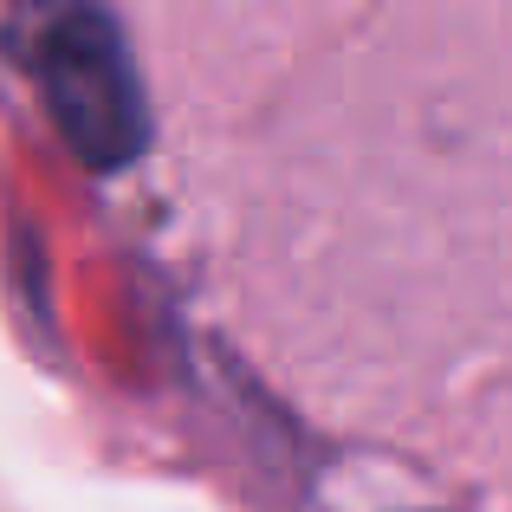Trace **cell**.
I'll return each instance as SVG.
<instances>
[{
    "label": "cell",
    "instance_id": "6da1fadb",
    "mask_svg": "<svg viewBox=\"0 0 512 512\" xmlns=\"http://www.w3.org/2000/svg\"><path fill=\"white\" fill-rule=\"evenodd\" d=\"M13 59L46 98V117L78 163L91 169H124L150 137L143 111V78L130 59L124 33L98 7H33L7 20Z\"/></svg>",
    "mask_w": 512,
    "mask_h": 512
}]
</instances>
